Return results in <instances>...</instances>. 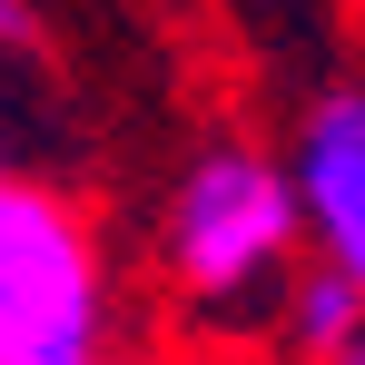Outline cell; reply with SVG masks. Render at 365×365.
Listing matches in <instances>:
<instances>
[{
	"instance_id": "cell-1",
	"label": "cell",
	"mask_w": 365,
	"mask_h": 365,
	"mask_svg": "<svg viewBox=\"0 0 365 365\" xmlns=\"http://www.w3.org/2000/svg\"><path fill=\"white\" fill-rule=\"evenodd\" d=\"M287 247H297V187L257 148H197L168 187V227L158 257L197 306H237L287 287Z\"/></svg>"
},
{
	"instance_id": "cell-2",
	"label": "cell",
	"mask_w": 365,
	"mask_h": 365,
	"mask_svg": "<svg viewBox=\"0 0 365 365\" xmlns=\"http://www.w3.org/2000/svg\"><path fill=\"white\" fill-rule=\"evenodd\" d=\"M0 365H109V277L60 197L0 178Z\"/></svg>"
},
{
	"instance_id": "cell-3",
	"label": "cell",
	"mask_w": 365,
	"mask_h": 365,
	"mask_svg": "<svg viewBox=\"0 0 365 365\" xmlns=\"http://www.w3.org/2000/svg\"><path fill=\"white\" fill-rule=\"evenodd\" d=\"M287 187H297V237H316V257L365 287V89H326L306 109Z\"/></svg>"
},
{
	"instance_id": "cell-4",
	"label": "cell",
	"mask_w": 365,
	"mask_h": 365,
	"mask_svg": "<svg viewBox=\"0 0 365 365\" xmlns=\"http://www.w3.org/2000/svg\"><path fill=\"white\" fill-rule=\"evenodd\" d=\"M356 316H365V287H356V277H336V267L287 277V306H277V326H287V346H297V356H326Z\"/></svg>"
},
{
	"instance_id": "cell-5",
	"label": "cell",
	"mask_w": 365,
	"mask_h": 365,
	"mask_svg": "<svg viewBox=\"0 0 365 365\" xmlns=\"http://www.w3.org/2000/svg\"><path fill=\"white\" fill-rule=\"evenodd\" d=\"M316 365H365V316H356V326H346V336H336V346H326Z\"/></svg>"
},
{
	"instance_id": "cell-6",
	"label": "cell",
	"mask_w": 365,
	"mask_h": 365,
	"mask_svg": "<svg viewBox=\"0 0 365 365\" xmlns=\"http://www.w3.org/2000/svg\"><path fill=\"white\" fill-rule=\"evenodd\" d=\"M0 40H30V0H0Z\"/></svg>"
}]
</instances>
